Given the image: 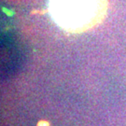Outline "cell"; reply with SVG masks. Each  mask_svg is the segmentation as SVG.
I'll return each mask as SVG.
<instances>
[{"label":"cell","mask_w":126,"mask_h":126,"mask_svg":"<svg viewBox=\"0 0 126 126\" xmlns=\"http://www.w3.org/2000/svg\"><path fill=\"white\" fill-rule=\"evenodd\" d=\"M108 0H49V12L63 30L80 34L98 25L106 17Z\"/></svg>","instance_id":"6da1fadb"}]
</instances>
